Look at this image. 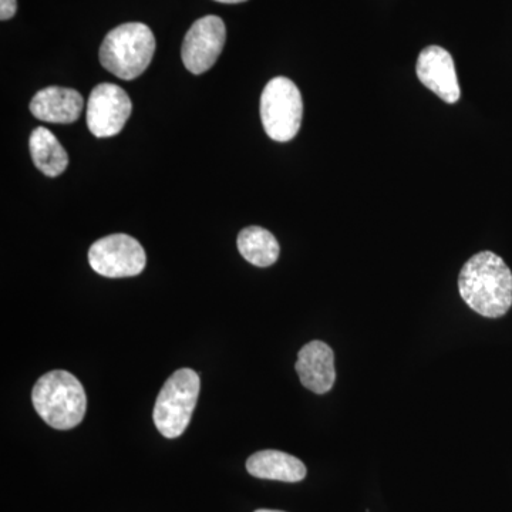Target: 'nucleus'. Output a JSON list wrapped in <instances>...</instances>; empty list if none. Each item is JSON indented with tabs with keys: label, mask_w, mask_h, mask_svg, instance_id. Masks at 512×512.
<instances>
[{
	"label": "nucleus",
	"mask_w": 512,
	"mask_h": 512,
	"mask_svg": "<svg viewBox=\"0 0 512 512\" xmlns=\"http://www.w3.org/2000/svg\"><path fill=\"white\" fill-rule=\"evenodd\" d=\"M458 291L478 315L501 318L512 306L511 269L494 252H478L461 269Z\"/></svg>",
	"instance_id": "obj_1"
},
{
	"label": "nucleus",
	"mask_w": 512,
	"mask_h": 512,
	"mask_svg": "<svg viewBox=\"0 0 512 512\" xmlns=\"http://www.w3.org/2000/svg\"><path fill=\"white\" fill-rule=\"evenodd\" d=\"M32 402L37 414L56 430H72L86 416V392L79 379L66 370L40 377L33 387Z\"/></svg>",
	"instance_id": "obj_2"
},
{
	"label": "nucleus",
	"mask_w": 512,
	"mask_h": 512,
	"mask_svg": "<svg viewBox=\"0 0 512 512\" xmlns=\"http://www.w3.org/2000/svg\"><path fill=\"white\" fill-rule=\"evenodd\" d=\"M156 52V37L144 23H124L104 37L100 63L121 80H134L146 72Z\"/></svg>",
	"instance_id": "obj_3"
},
{
	"label": "nucleus",
	"mask_w": 512,
	"mask_h": 512,
	"mask_svg": "<svg viewBox=\"0 0 512 512\" xmlns=\"http://www.w3.org/2000/svg\"><path fill=\"white\" fill-rule=\"evenodd\" d=\"M200 390V375L187 367L177 370L164 383L154 406L153 419L165 439H177L187 430Z\"/></svg>",
	"instance_id": "obj_4"
},
{
	"label": "nucleus",
	"mask_w": 512,
	"mask_h": 512,
	"mask_svg": "<svg viewBox=\"0 0 512 512\" xmlns=\"http://www.w3.org/2000/svg\"><path fill=\"white\" fill-rule=\"evenodd\" d=\"M302 119V94L291 79L279 76L266 84L261 96V120L272 140L279 143L293 140Z\"/></svg>",
	"instance_id": "obj_5"
},
{
	"label": "nucleus",
	"mask_w": 512,
	"mask_h": 512,
	"mask_svg": "<svg viewBox=\"0 0 512 512\" xmlns=\"http://www.w3.org/2000/svg\"><path fill=\"white\" fill-rule=\"evenodd\" d=\"M89 264L94 272L106 278H130L144 271L147 256L136 238L114 234L94 242L89 251Z\"/></svg>",
	"instance_id": "obj_6"
},
{
	"label": "nucleus",
	"mask_w": 512,
	"mask_h": 512,
	"mask_svg": "<svg viewBox=\"0 0 512 512\" xmlns=\"http://www.w3.org/2000/svg\"><path fill=\"white\" fill-rule=\"evenodd\" d=\"M133 111L128 94L117 84L94 87L86 107L89 130L97 138L114 137L123 130Z\"/></svg>",
	"instance_id": "obj_7"
},
{
	"label": "nucleus",
	"mask_w": 512,
	"mask_h": 512,
	"mask_svg": "<svg viewBox=\"0 0 512 512\" xmlns=\"http://www.w3.org/2000/svg\"><path fill=\"white\" fill-rule=\"evenodd\" d=\"M227 29L218 16H204L194 22L184 37L181 57L192 74L208 72L224 50Z\"/></svg>",
	"instance_id": "obj_8"
},
{
	"label": "nucleus",
	"mask_w": 512,
	"mask_h": 512,
	"mask_svg": "<svg viewBox=\"0 0 512 512\" xmlns=\"http://www.w3.org/2000/svg\"><path fill=\"white\" fill-rule=\"evenodd\" d=\"M416 73L420 82L441 100L448 104L460 100L461 89L456 66L453 57L443 47H426L417 59Z\"/></svg>",
	"instance_id": "obj_9"
},
{
	"label": "nucleus",
	"mask_w": 512,
	"mask_h": 512,
	"mask_svg": "<svg viewBox=\"0 0 512 512\" xmlns=\"http://www.w3.org/2000/svg\"><path fill=\"white\" fill-rule=\"evenodd\" d=\"M295 369L303 387L316 394L328 393L336 380L335 353L325 342L313 340L299 350Z\"/></svg>",
	"instance_id": "obj_10"
},
{
	"label": "nucleus",
	"mask_w": 512,
	"mask_h": 512,
	"mask_svg": "<svg viewBox=\"0 0 512 512\" xmlns=\"http://www.w3.org/2000/svg\"><path fill=\"white\" fill-rule=\"evenodd\" d=\"M82 94L66 87H46L30 101V111L40 121L53 124H72L82 116Z\"/></svg>",
	"instance_id": "obj_11"
},
{
	"label": "nucleus",
	"mask_w": 512,
	"mask_h": 512,
	"mask_svg": "<svg viewBox=\"0 0 512 512\" xmlns=\"http://www.w3.org/2000/svg\"><path fill=\"white\" fill-rule=\"evenodd\" d=\"M247 470L251 476L261 480L284 483H299L306 477V466L299 458L278 450H264L252 454L247 461Z\"/></svg>",
	"instance_id": "obj_12"
},
{
	"label": "nucleus",
	"mask_w": 512,
	"mask_h": 512,
	"mask_svg": "<svg viewBox=\"0 0 512 512\" xmlns=\"http://www.w3.org/2000/svg\"><path fill=\"white\" fill-rule=\"evenodd\" d=\"M30 154L37 170L47 177H59L69 165V156L60 141L46 127L33 130L29 140Z\"/></svg>",
	"instance_id": "obj_13"
},
{
	"label": "nucleus",
	"mask_w": 512,
	"mask_h": 512,
	"mask_svg": "<svg viewBox=\"0 0 512 512\" xmlns=\"http://www.w3.org/2000/svg\"><path fill=\"white\" fill-rule=\"evenodd\" d=\"M239 254L249 264L266 268L278 261L281 248L272 232L262 227H248L239 232L237 239Z\"/></svg>",
	"instance_id": "obj_14"
},
{
	"label": "nucleus",
	"mask_w": 512,
	"mask_h": 512,
	"mask_svg": "<svg viewBox=\"0 0 512 512\" xmlns=\"http://www.w3.org/2000/svg\"><path fill=\"white\" fill-rule=\"evenodd\" d=\"M16 10H18L16 0H0V19H12L16 15Z\"/></svg>",
	"instance_id": "obj_15"
},
{
	"label": "nucleus",
	"mask_w": 512,
	"mask_h": 512,
	"mask_svg": "<svg viewBox=\"0 0 512 512\" xmlns=\"http://www.w3.org/2000/svg\"><path fill=\"white\" fill-rule=\"evenodd\" d=\"M215 2H221V3H242V2H247V0H215Z\"/></svg>",
	"instance_id": "obj_16"
},
{
	"label": "nucleus",
	"mask_w": 512,
	"mask_h": 512,
	"mask_svg": "<svg viewBox=\"0 0 512 512\" xmlns=\"http://www.w3.org/2000/svg\"><path fill=\"white\" fill-rule=\"evenodd\" d=\"M255 512H285V511H276V510H256Z\"/></svg>",
	"instance_id": "obj_17"
}]
</instances>
